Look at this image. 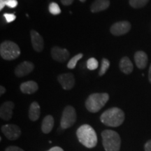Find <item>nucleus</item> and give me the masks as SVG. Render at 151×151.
I'll list each match as a JSON object with an SVG mask.
<instances>
[{"label": "nucleus", "mask_w": 151, "mask_h": 151, "mask_svg": "<svg viewBox=\"0 0 151 151\" xmlns=\"http://www.w3.org/2000/svg\"><path fill=\"white\" fill-rule=\"evenodd\" d=\"M100 120L105 125L117 127L123 123L124 113L123 111L117 107H113L104 111L100 116Z\"/></svg>", "instance_id": "f257e3e1"}, {"label": "nucleus", "mask_w": 151, "mask_h": 151, "mask_svg": "<svg viewBox=\"0 0 151 151\" xmlns=\"http://www.w3.org/2000/svg\"><path fill=\"white\" fill-rule=\"evenodd\" d=\"M6 4L9 8H15L18 5L17 0H6Z\"/></svg>", "instance_id": "a878e982"}, {"label": "nucleus", "mask_w": 151, "mask_h": 151, "mask_svg": "<svg viewBox=\"0 0 151 151\" xmlns=\"http://www.w3.org/2000/svg\"><path fill=\"white\" fill-rule=\"evenodd\" d=\"M144 150L145 151H151V139L145 143Z\"/></svg>", "instance_id": "cd10ccee"}, {"label": "nucleus", "mask_w": 151, "mask_h": 151, "mask_svg": "<svg viewBox=\"0 0 151 151\" xmlns=\"http://www.w3.org/2000/svg\"><path fill=\"white\" fill-rule=\"evenodd\" d=\"M4 17L5 18L7 22H11L14 21L16 18L14 14H4Z\"/></svg>", "instance_id": "393cba45"}, {"label": "nucleus", "mask_w": 151, "mask_h": 151, "mask_svg": "<svg viewBox=\"0 0 151 151\" xmlns=\"http://www.w3.org/2000/svg\"><path fill=\"white\" fill-rule=\"evenodd\" d=\"M131 29V24L127 21L118 22L111 27V32L115 36H121L127 34Z\"/></svg>", "instance_id": "6e6552de"}, {"label": "nucleus", "mask_w": 151, "mask_h": 151, "mask_svg": "<svg viewBox=\"0 0 151 151\" xmlns=\"http://www.w3.org/2000/svg\"><path fill=\"white\" fill-rule=\"evenodd\" d=\"M109 0H95L91 6V11L93 13H97L104 11L109 8Z\"/></svg>", "instance_id": "dca6fc26"}, {"label": "nucleus", "mask_w": 151, "mask_h": 151, "mask_svg": "<svg viewBox=\"0 0 151 151\" xmlns=\"http://www.w3.org/2000/svg\"><path fill=\"white\" fill-rule=\"evenodd\" d=\"M1 132L9 140H16L21 135V130L16 124H4L1 127Z\"/></svg>", "instance_id": "0eeeda50"}, {"label": "nucleus", "mask_w": 151, "mask_h": 151, "mask_svg": "<svg viewBox=\"0 0 151 151\" xmlns=\"http://www.w3.org/2000/svg\"><path fill=\"white\" fill-rule=\"evenodd\" d=\"M76 120V113L75 109L71 106H67L64 109L60 121L62 129H68L73 126Z\"/></svg>", "instance_id": "423d86ee"}, {"label": "nucleus", "mask_w": 151, "mask_h": 151, "mask_svg": "<svg viewBox=\"0 0 151 151\" xmlns=\"http://www.w3.org/2000/svg\"><path fill=\"white\" fill-rule=\"evenodd\" d=\"M0 55L3 59L13 60L16 59L20 55V49L16 43L6 41L0 46Z\"/></svg>", "instance_id": "39448f33"}, {"label": "nucleus", "mask_w": 151, "mask_h": 151, "mask_svg": "<svg viewBox=\"0 0 151 151\" xmlns=\"http://www.w3.org/2000/svg\"><path fill=\"white\" fill-rule=\"evenodd\" d=\"M148 80L150 81L151 83V65L150 66V68H149V72H148Z\"/></svg>", "instance_id": "473e14b6"}, {"label": "nucleus", "mask_w": 151, "mask_h": 151, "mask_svg": "<svg viewBox=\"0 0 151 151\" xmlns=\"http://www.w3.org/2000/svg\"><path fill=\"white\" fill-rule=\"evenodd\" d=\"M80 1H81V2H84V1H86V0H80Z\"/></svg>", "instance_id": "72a5a7b5"}, {"label": "nucleus", "mask_w": 151, "mask_h": 151, "mask_svg": "<svg viewBox=\"0 0 151 151\" xmlns=\"http://www.w3.org/2000/svg\"><path fill=\"white\" fill-rule=\"evenodd\" d=\"M98 65L99 64H98L97 60L94 58H90L87 62V67L89 70H95L96 69H97Z\"/></svg>", "instance_id": "5701e85b"}, {"label": "nucleus", "mask_w": 151, "mask_h": 151, "mask_svg": "<svg viewBox=\"0 0 151 151\" xmlns=\"http://www.w3.org/2000/svg\"><path fill=\"white\" fill-rule=\"evenodd\" d=\"M54 126L53 117L48 115L43 118L42 124H41V130L44 134H48L51 132Z\"/></svg>", "instance_id": "a211bd4d"}, {"label": "nucleus", "mask_w": 151, "mask_h": 151, "mask_svg": "<svg viewBox=\"0 0 151 151\" xmlns=\"http://www.w3.org/2000/svg\"><path fill=\"white\" fill-rule=\"evenodd\" d=\"M102 143L106 151H120L121 139L118 132L111 129L101 132Z\"/></svg>", "instance_id": "7ed1b4c3"}, {"label": "nucleus", "mask_w": 151, "mask_h": 151, "mask_svg": "<svg viewBox=\"0 0 151 151\" xmlns=\"http://www.w3.org/2000/svg\"><path fill=\"white\" fill-rule=\"evenodd\" d=\"M40 106L37 101H34L31 104L29 110V118L32 121H36L40 117Z\"/></svg>", "instance_id": "f3484780"}, {"label": "nucleus", "mask_w": 151, "mask_h": 151, "mask_svg": "<svg viewBox=\"0 0 151 151\" xmlns=\"http://www.w3.org/2000/svg\"><path fill=\"white\" fill-rule=\"evenodd\" d=\"M5 151H24L22 148L17 146H9L6 149Z\"/></svg>", "instance_id": "bb28decb"}, {"label": "nucleus", "mask_w": 151, "mask_h": 151, "mask_svg": "<svg viewBox=\"0 0 151 151\" xmlns=\"http://www.w3.org/2000/svg\"><path fill=\"white\" fill-rule=\"evenodd\" d=\"M109 99L107 93H94L90 94L86 101V106L88 111L97 113L104 106Z\"/></svg>", "instance_id": "20e7f679"}, {"label": "nucleus", "mask_w": 151, "mask_h": 151, "mask_svg": "<svg viewBox=\"0 0 151 151\" xmlns=\"http://www.w3.org/2000/svg\"><path fill=\"white\" fill-rule=\"evenodd\" d=\"M6 92V89L3 86H1L0 87V94L1 95H2V94H4Z\"/></svg>", "instance_id": "2f4dec72"}, {"label": "nucleus", "mask_w": 151, "mask_h": 151, "mask_svg": "<svg viewBox=\"0 0 151 151\" xmlns=\"http://www.w3.org/2000/svg\"><path fill=\"white\" fill-rule=\"evenodd\" d=\"M20 90L24 94H33L37 92L39 89V86L37 83L33 81H29L27 82L22 83L20 85Z\"/></svg>", "instance_id": "4468645a"}, {"label": "nucleus", "mask_w": 151, "mask_h": 151, "mask_svg": "<svg viewBox=\"0 0 151 151\" xmlns=\"http://www.w3.org/2000/svg\"><path fill=\"white\" fill-rule=\"evenodd\" d=\"M83 55L82 53H79L78 55H75L74 57H73V58L69 60V62H68L67 67L69 68V69H74L76 66L77 65V62L83 58Z\"/></svg>", "instance_id": "412c9836"}, {"label": "nucleus", "mask_w": 151, "mask_h": 151, "mask_svg": "<svg viewBox=\"0 0 151 151\" xmlns=\"http://www.w3.org/2000/svg\"><path fill=\"white\" fill-rule=\"evenodd\" d=\"M49 11L52 15H58L61 13L60 6L55 2H52L49 5Z\"/></svg>", "instance_id": "b1692460"}, {"label": "nucleus", "mask_w": 151, "mask_h": 151, "mask_svg": "<svg viewBox=\"0 0 151 151\" xmlns=\"http://www.w3.org/2000/svg\"><path fill=\"white\" fill-rule=\"evenodd\" d=\"M51 56L53 60L60 62H65L69 57V52L67 49L55 46L51 50Z\"/></svg>", "instance_id": "9b49d317"}, {"label": "nucleus", "mask_w": 151, "mask_h": 151, "mask_svg": "<svg viewBox=\"0 0 151 151\" xmlns=\"http://www.w3.org/2000/svg\"><path fill=\"white\" fill-rule=\"evenodd\" d=\"M149 0H129V4L134 9L142 8L147 4Z\"/></svg>", "instance_id": "aec40b11"}, {"label": "nucleus", "mask_w": 151, "mask_h": 151, "mask_svg": "<svg viewBox=\"0 0 151 151\" xmlns=\"http://www.w3.org/2000/svg\"><path fill=\"white\" fill-rule=\"evenodd\" d=\"M34 68H35V65L32 62L27 61L22 62L16 68L15 74L18 77L24 76L31 73L34 70Z\"/></svg>", "instance_id": "9d476101"}, {"label": "nucleus", "mask_w": 151, "mask_h": 151, "mask_svg": "<svg viewBox=\"0 0 151 151\" xmlns=\"http://www.w3.org/2000/svg\"><path fill=\"white\" fill-rule=\"evenodd\" d=\"M58 80L64 90L72 89L75 85V78L72 73H62L58 77Z\"/></svg>", "instance_id": "1a4fd4ad"}, {"label": "nucleus", "mask_w": 151, "mask_h": 151, "mask_svg": "<svg viewBox=\"0 0 151 151\" xmlns=\"http://www.w3.org/2000/svg\"><path fill=\"white\" fill-rule=\"evenodd\" d=\"M76 135L81 144L86 148H92L97 143V137L94 129L89 124H83L77 129Z\"/></svg>", "instance_id": "f03ea898"}, {"label": "nucleus", "mask_w": 151, "mask_h": 151, "mask_svg": "<svg viewBox=\"0 0 151 151\" xmlns=\"http://www.w3.org/2000/svg\"><path fill=\"white\" fill-rule=\"evenodd\" d=\"M30 35H31L32 44L34 49L37 52L42 51L43 46H44L42 37L35 30H32L30 32Z\"/></svg>", "instance_id": "ddd939ff"}, {"label": "nucleus", "mask_w": 151, "mask_h": 151, "mask_svg": "<svg viewBox=\"0 0 151 151\" xmlns=\"http://www.w3.org/2000/svg\"><path fill=\"white\" fill-rule=\"evenodd\" d=\"M5 6H6V0H0V10H2Z\"/></svg>", "instance_id": "7c9ffc66"}, {"label": "nucleus", "mask_w": 151, "mask_h": 151, "mask_svg": "<svg viewBox=\"0 0 151 151\" xmlns=\"http://www.w3.org/2000/svg\"><path fill=\"white\" fill-rule=\"evenodd\" d=\"M73 0H61V2L62 4L65 5V6H69L71 5V4L73 3Z\"/></svg>", "instance_id": "c85d7f7f"}, {"label": "nucleus", "mask_w": 151, "mask_h": 151, "mask_svg": "<svg viewBox=\"0 0 151 151\" xmlns=\"http://www.w3.org/2000/svg\"><path fill=\"white\" fill-rule=\"evenodd\" d=\"M136 65L139 69H144L148 64V56L143 51H138L134 55Z\"/></svg>", "instance_id": "2eb2a0df"}, {"label": "nucleus", "mask_w": 151, "mask_h": 151, "mask_svg": "<svg viewBox=\"0 0 151 151\" xmlns=\"http://www.w3.org/2000/svg\"><path fill=\"white\" fill-rule=\"evenodd\" d=\"M109 67H110V62H109L107 59H106V58H104V59L101 60V68H100V70L99 72V75L100 76H103L106 72V71L108 70Z\"/></svg>", "instance_id": "4be33fe9"}, {"label": "nucleus", "mask_w": 151, "mask_h": 151, "mask_svg": "<svg viewBox=\"0 0 151 151\" xmlns=\"http://www.w3.org/2000/svg\"><path fill=\"white\" fill-rule=\"evenodd\" d=\"M14 104L12 101H6L0 108V117L4 120H9L13 115V109H14Z\"/></svg>", "instance_id": "f8f14e48"}, {"label": "nucleus", "mask_w": 151, "mask_h": 151, "mask_svg": "<svg viewBox=\"0 0 151 151\" xmlns=\"http://www.w3.org/2000/svg\"><path fill=\"white\" fill-rule=\"evenodd\" d=\"M120 69L125 74H129L133 71V65L127 57L122 58L120 62Z\"/></svg>", "instance_id": "6ab92c4d"}, {"label": "nucleus", "mask_w": 151, "mask_h": 151, "mask_svg": "<svg viewBox=\"0 0 151 151\" xmlns=\"http://www.w3.org/2000/svg\"><path fill=\"white\" fill-rule=\"evenodd\" d=\"M47 151H64L63 149L60 148L59 146H55V147H52L50 149V150H47Z\"/></svg>", "instance_id": "c756f323"}]
</instances>
